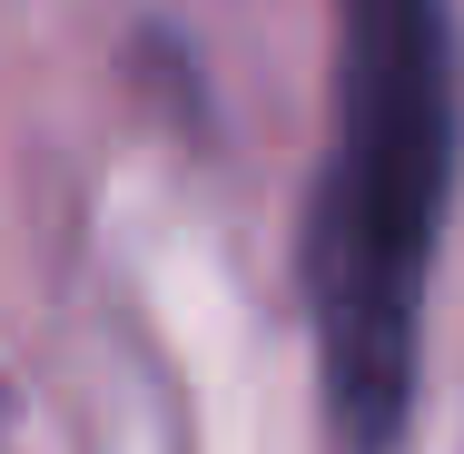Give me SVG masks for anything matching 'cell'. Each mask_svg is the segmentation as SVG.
Here are the masks:
<instances>
[{"label": "cell", "mask_w": 464, "mask_h": 454, "mask_svg": "<svg viewBox=\"0 0 464 454\" xmlns=\"http://www.w3.org/2000/svg\"><path fill=\"white\" fill-rule=\"evenodd\" d=\"M445 188H455L445 0H336V139L316 179L306 296L326 346V405L356 445H395L405 425Z\"/></svg>", "instance_id": "6da1fadb"}]
</instances>
